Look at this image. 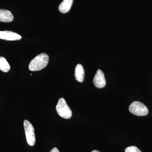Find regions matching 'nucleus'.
Returning a JSON list of instances; mask_svg holds the SVG:
<instances>
[{"label": "nucleus", "instance_id": "nucleus-11", "mask_svg": "<svg viewBox=\"0 0 152 152\" xmlns=\"http://www.w3.org/2000/svg\"><path fill=\"white\" fill-rule=\"evenodd\" d=\"M125 152H142L137 147L135 146H132L126 148Z\"/></svg>", "mask_w": 152, "mask_h": 152}, {"label": "nucleus", "instance_id": "nucleus-3", "mask_svg": "<svg viewBox=\"0 0 152 152\" xmlns=\"http://www.w3.org/2000/svg\"><path fill=\"white\" fill-rule=\"evenodd\" d=\"M129 110L132 114L140 116L146 115L148 113L146 106L138 101L134 102L131 104L129 107Z\"/></svg>", "mask_w": 152, "mask_h": 152}, {"label": "nucleus", "instance_id": "nucleus-7", "mask_svg": "<svg viewBox=\"0 0 152 152\" xmlns=\"http://www.w3.org/2000/svg\"><path fill=\"white\" fill-rule=\"evenodd\" d=\"M14 17L10 11L0 10V22L10 23L13 20Z\"/></svg>", "mask_w": 152, "mask_h": 152}, {"label": "nucleus", "instance_id": "nucleus-4", "mask_svg": "<svg viewBox=\"0 0 152 152\" xmlns=\"http://www.w3.org/2000/svg\"><path fill=\"white\" fill-rule=\"evenodd\" d=\"M24 127L28 144L29 145L33 146L35 145L36 142L34 127L30 122L26 120L24 121Z\"/></svg>", "mask_w": 152, "mask_h": 152}, {"label": "nucleus", "instance_id": "nucleus-1", "mask_svg": "<svg viewBox=\"0 0 152 152\" xmlns=\"http://www.w3.org/2000/svg\"><path fill=\"white\" fill-rule=\"evenodd\" d=\"M49 57L45 53L40 54L31 61L29 69L31 71H38L44 69L49 62Z\"/></svg>", "mask_w": 152, "mask_h": 152}, {"label": "nucleus", "instance_id": "nucleus-2", "mask_svg": "<svg viewBox=\"0 0 152 152\" xmlns=\"http://www.w3.org/2000/svg\"><path fill=\"white\" fill-rule=\"evenodd\" d=\"M56 109L59 115L64 118L69 119L72 116V111L64 98L59 99Z\"/></svg>", "mask_w": 152, "mask_h": 152}, {"label": "nucleus", "instance_id": "nucleus-6", "mask_svg": "<svg viewBox=\"0 0 152 152\" xmlns=\"http://www.w3.org/2000/svg\"><path fill=\"white\" fill-rule=\"evenodd\" d=\"M21 36L17 33L10 31H0V39L7 41L19 40Z\"/></svg>", "mask_w": 152, "mask_h": 152}, {"label": "nucleus", "instance_id": "nucleus-9", "mask_svg": "<svg viewBox=\"0 0 152 152\" xmlns=\"http://www.w3.org/2000/svg\"><path fill=\"white\" fill-rule=\"evenodd\" d=\"M73 0H64L59 6V10L62 13H66L70 10Z\"/></svg>", "mask_w": 152, "mask_h": 152}, {"label": "nucleus", "instance_id": "nucleus-12", "mask_svg": "<svg viewBox=\"0 0 152 152\" xmlns=\"http://www.w3.org/2000/svg\"><path fill=\"white\" fill-rule=\"evenodd\" d=\"M50 152H59V151L58 150L57 148H54L52 149Z\"/></svg>", "mask_w": 152, "mask_h": 152}, {"label": "nucleus", "instance_id": "nucleus-5", "mask_svg": "<svg viewBox=\"0 0 152 152\" xmlns=\"http://www.w3.org/2000/svg\"><path fill=\"white\" fill-rule=\"evenodd\" d=\"M95 86L99 88H104L106 85V80L102 71L98 70L93 80Z\"/></svg>", "mask_w": 152, "mask_h": 152}, {"label": "nucleus", "instance_id": "nucleus-10", "mask_svg": "<svg viewBox=\"0 0 152 152\" xmlns=\"http://www.w3.org/2000/svg\"><path fill=\"white\" fill-rule=\"evenodd\" d=\"M10 69V66L4 58L0 57V70L7 72Z\"/></svg>", "mask_w": 152, "mask_h": 152}, {"label": "nucleus", "instance_id": "nucleus-13", "mask_svg": "<svg viewBox=\"0 0 152 152\" xmlns=\"http://www.w3.org/2000/svg\"><path fill=\"white\" fill-rule=\"evenodd\" d=\"M91 152H100L99 151H96V150H94V151H92Z\"/></svg>", "mask_w": 152, "mask_h": 152}, {"label": "nucleus", "instance_id": "nucleus-8", "mask_svg": "<svg viewBox=\"0 0 152 152\" xmlns=\"http://www.w3.org/2000/svg\"><path fill=\"white\" fill-rule=\"evenodd\" d=\"M75 76L76 80L80 83H82L84 80L85 77V71L83 67L80 64L76 66L75 69Z\"/></svg>", "mask_w": 152, "mask_h": 152}]
</instances>
